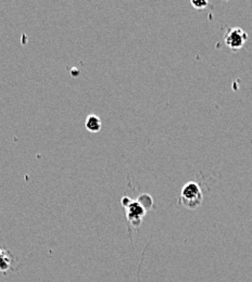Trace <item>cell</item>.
I'll return each instance as SVG.
<instances>
[{
  "label": "cell",
  "mask_w": 252,
  "mask_h": 282,
  "mask_svg": "<svg viewBox=\"0 0 252 282\" xmlns=\"http://www.w3.org/2000/svg\"><path fill=\"white\" fill-rule=\"evenodd\" d=\"M125 210L127 220L130 225L134 226V227H139L142 224L143 217L146 214V211H144V207L137 201H132L128 206L125 207Z\"/></svg>",
  "instance_id": "3"
},
{
  "label": "cell",
  "mask_w": 252,
  "mask_h": 282,
  "mask_svg": "<svg viewBox=\"0 0 252 282\" xmlns=\"http://www.w3.org/2000/svg\"><path fill=\"white\" fill-rule=\"evenodd\" d=\"M247 39H248V34L241 27H232L224 36L226 46L233 51H237L244 47Z\"/></svg>",
  "instance_id": "2"
},
{
  "label": "cell",
  "mask_w": 252,
  "mask_h": 282,
  "mask_svg": "<svg viewBox=\"0 0 252 282\" xmlns=\"http://www.w3.org/2000/svg\"><path fill=\"white\" fill-rule=\"evenodd\" d=\"M130 202H132V199H129V198H127V197L122 198V200H121V203H122V205H123L124 207L128 206Z\"/></svg>",
  "instance_id": "8"
},
{
  "label": "cell",
  "mask_w": 252,
  "mask_h": 282,
  "mask_svg": "<svg viewBox=\"0 0 252 282\" xmlns=\"http://www.w3.org/2000/svg\"><path fill=\"white\" fill-rule=\"evenodd\" d=\"M12 264L11 253L0 248V271L6 272L10 269Z\"/></svg>",
  "instance_id": "5"
},
{
  "label": "cell",
  "mask_w": 252,
  "mask_h": 282,
  "mask_svg": "<svg viewBox=\"0 0 252 282\" xmlns=\"http://www.w3.org/2000/svg\"><path fill=\"white\" fill-rule=\"evenodd\" d=\"M209 4L208 1L205 0H191V6L195 7L196 9H203Z\"/></svg>",
  "instance_id": "7"
},
{
  "label": "cell",
  "mask_w": 252,
  "mask_h": 282,
  "mask_svg": "<svg viewBox=\"0 0 252 282\" xmlns=\"http://www.w3.org/2000/svg\"><path fill=\"white\" fill-rule=\"evenodd\" d=\"M203 194L199 184L196 182H189L185 184L180 192V202L189 210H196L202 204Z\"/></svg>",
  "instance_id": "1"
},
{
  "label": "cell",
  "mask_w": 252,
  "mask_h": 282,
  "mask_svg": "<svg viewBox=\"0 0 252 282\" xmlns=\"http://www.w3.org/2000/svg\"><path fill=\"white\" fill-rule=\"evenodd\" d=\"M102 127V123L100 117L98 115L95 114H90L88 115L86 121H85V128L87 129L90 133H99L101 131Z\"/></svg>",
  "instance_id": "4"
},
{
  "label": "cell",
  "mask_w": 252,
  "mask_h": 282,
  "mask_svg": "<svg viewBox=\"0 0 252 282\" xmlns=\"http://www.w3.org/2000/svg\"><path fill=\"white\" fill-rule=\"evenodd\" d=\"M137 202L144 207L146 212L149 210H151V207L153 206L152 198L147 193H143L142 196H139L137 199Z\"/></svg>",
  "instance_id": "6"
}]
</instances>
